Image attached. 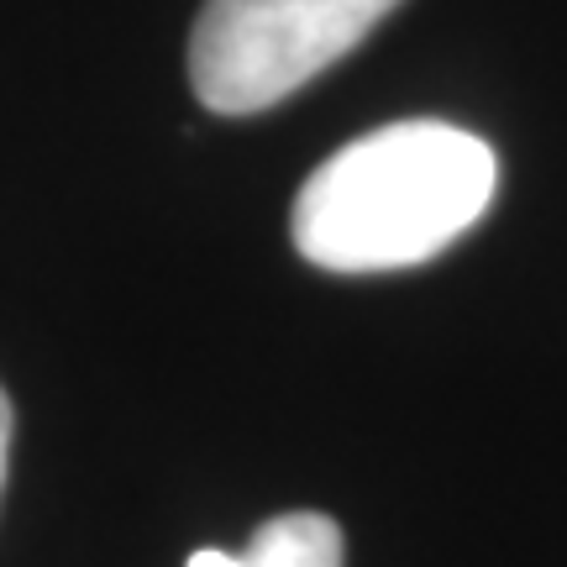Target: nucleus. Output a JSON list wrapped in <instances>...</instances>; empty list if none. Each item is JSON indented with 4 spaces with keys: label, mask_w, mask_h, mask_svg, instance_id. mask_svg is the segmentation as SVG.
<instances>
[{
    "label": "nucleus",
    "mask_w": 567,
    "mask_h": 567,
    "mask_svg": "<svg viewBox=\"0 0 567 567\" xmlns=\"http://www.w3.org/2000/svg\"><path fill=\"white\" fill-rule=\"evenodd\" d=\"M184 567H342V526L321 509H289L258 526L247 551L200 547Z\"/></svg>",
    "instance_id": "obj_3"
},
{
    "label": "nucleus",
    "mask_w": 567,
    "mask_h": 567,
    "mask_svg": "<svg viewBox=\"0 0 567 567\" xmlns=\"http://www.w3.org/2000/svg\"><path fill=\"white\" fill-rule=\"evenodd\" d=\"M6 452H11V400L0 389V488H6Z\"/></svg>",
    "instance_id": "obj_4"
},
{
    "label": "nucleus",
    "mask_w": 567,
    "mask_h": 567,
    "mask_svg": "<svg viewBox=\"0 0 567 567\" xmlns=\"http://www.w3.org/2000/svg\"><path fill=\"white\" fill-rule=\"evenodd\" d=\"M499 189V158L452 122H389L305 179L289 231L326 274L415 268L478 226Z\"/></svg>",
    "instance_id": "obj_1"
},
{
    "label": "nucleus",
    "mask_w": 567,
    "mask_h": 567,
    "mask_svg": "<svg viewBox=\"0 0 567 567\" xmlns=\"http://www.w3.org/2000/svg\"><path fill=\"white\" fill-rule=\"evenodd\" d=\"M400 0H205L189 84L216 116H258L347 59Z\"/></svg>",
    "instance_id": "obj_2"
}]
</instances>
